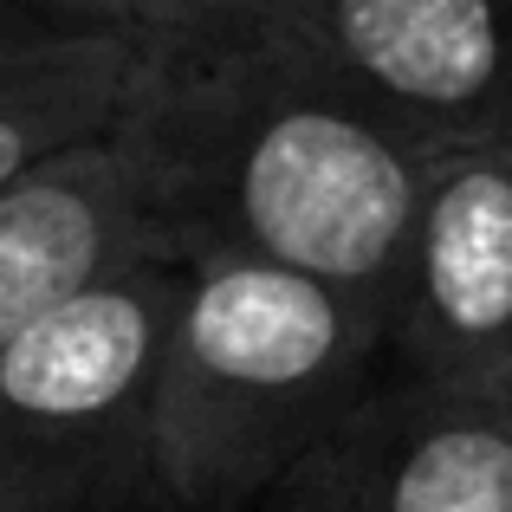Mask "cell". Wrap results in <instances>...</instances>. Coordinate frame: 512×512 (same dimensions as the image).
<instances>
[{
  "label": "cell",
  "instance_id": "6da1fadb",
  "mask_svg": "<svg viewBox=\"0 0 512 512\" xmlns=\"http://www.w3.org/2000/svg\"><path fill=\"white\" fill-rule=\"evenodd\" d=\"M175 260H260L389 312L428 143L273 39H175L124 117Z\"/></svg>",
  "mask_w": 512,
  "mask_h": 512
},
{
  "label": "cell",
  "instance_id": "30bf717a",
  "mask_svg": "<svg viewBox=\"0 0 512 512\" xmlns=\"http://www.w3.org/2000/svg\"><path fill=\"white\" fill-rule=\"evenodd\" d=\"M266 7H279V0H182V13H175V39H188V46L240 39Z\"/></svg>",
  "mask_w": 512,
  "mask_h": 512
},
{
  "label": "cell",
  "instance_id": "7a4b0ae2",
  "mask_svg": "<svg viewBox=\"0 0 512 512\" xmlns=\"http://www.w3.org/2000/svg\"><path fill=\"white\" fill-rule=\"evenodd\" d=\"M370 299L260 260H182L156 389V487L169 512H247L383 376Z\"/></svg>",
  "mask_w": 512,
  "mask_h": 512
},
{
  "label": "cell",
  "instance_id": "52a82bcc",
  "mask_svg": "<svg viewBox=\"0 0 512 512\" xmlns=\"http://www.w3.org/2000/svg\"><path fill=\"white\" fill-rule=\"evenodd\" d=\"M137 260H175L124 130L26 169L0 195V350Z\"/></svg>",
  "mask_w": 512,
  "mask_h": 512
},
{
  "label": "cell",
  "instance_id": "9c48e42d",
  "mask_svg": "<svg viewBox=\"0 0 512 512\" xmlns=\"http://www.w3.org/2000/svg\"><path fill=\"white\" fill-rule=\"evenodd\" d=\"M182 0H0V39L59 33H175Z\"/></svg>",
  "mask_w": 512,
  "mask_h": 512
},
{
  "label": "cell",
  "instance_id": "277c9868",
  "mask_svg": "<svg viewBox=\"0 0 512 512\" xmlns=\"http://www.w3.org/2000/svg\"><path fill=\"white\" fill-rule=\"evenodd\" d=\"M273 39L428 150L512 137V0H279Z\"/></svg>",
  "mask_w": 512,
  "mask_h": 512
},
{
  "label": "cell",
  "instance_id": "5b68a950",
  "mask_svg": "<svg viewBox=\"0 0 512 512\" xmlns=\"http://www.w3.org/2000/svg\"><path fill=\"white\" fill-rule=\"evenodd\" d=\"M247 512H512V396L383 363Z\"/></svg>",
  "mask_w": 512,
  "mask_h": 512
},
{
  "label": "cell",
  "instance_id": "3957f363",
  "mask_svg": "<svg viewBox=\"0 0 512 512\" xmlns=\"http://www.w3.org/2000/svg\"><path fill=\"white\" fill-rule=\"evenodd\" d=\"M182 260H137L0 350V512H169L156 389Z\"/></svg>",
  "mask_w": 512,
  "mask_h": 512
},
{
  "label": "cell",
  "instance_id": "ba28073f",
  "mask_svg": "<svg viewBox=\"0 0 512 512\" xmlns=\"http://www.w3.org/2000/svg\"><path fill=\"white\" fill-rule=\"evenodd\" d=\"M169 52L175 33L0 39V195L26 169L117 130Z\"/></svg>",
  "mask_w": 512,
  "mask_h": 512
},
{
  "label": "cell",
  "instance_id": "8992f818",
  "mask_svg": "<svg viewBox=\"0 0 512 512\" xmlns=\"http://www.w3.org/2000/svg\"><path fill=\"white\" fill-rule=\"evenodd\" d=\"M383 325L389 370L512 396V137L428 156Z\"/></svg>",
  "mask_w": 512,
  "mask_h": 512
}]
</instances>
